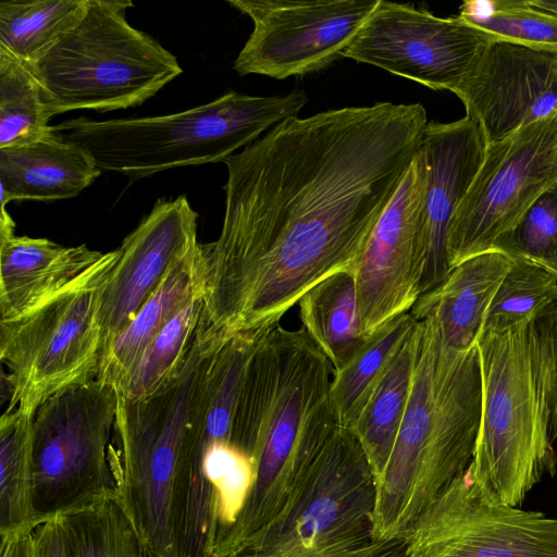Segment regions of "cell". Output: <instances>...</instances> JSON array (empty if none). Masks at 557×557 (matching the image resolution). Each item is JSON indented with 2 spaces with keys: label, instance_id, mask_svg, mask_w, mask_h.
<instances>
[{
  "label": "cell",
  "instance_id": "obj_22",
  "mask_svg": "<svg viewBox=\"0 0 557 557\" xmlns=\"http://www.w3.org/2000/svg\"><path fill=\"white\" fill-rule=\"evenodd\" d=\"M203 272L199 244L170 272L135 318L102 351L96 379L116 389L168 323L203 295Z\"/></svg>",
  "mask_w": 557,
  "mask_h": 557
},
{
  "label": "cell",
  "instance_id": "obj_27",
  "mask_svg": "<svg viewBox=\"0 0 557 557\" xmlns=\"http://www.w3.org/2000/svg\"><path fill=\"white\" fill-rule=\"evenodd\" d=\"M33 419L17 409L0 419V533L38 527L33 508Z\"/></svg>",
  "mask_w": 557,
  "mask_h": 557
},
{
  "label": "cell",
  "instance_id": "obj_28",
  "mask_svg": "<svg viewBox=\"0 0 557 557\" xmlns=\"http://www.w3.org/2000/svg\"><path fill=\"white\" fill-rule=\"evenodd\" d=\"M71 557H145L134 523L115 494L59 515Z\"/></svg>",
  "mask_w": 557,
  "mask_h": 557
},
{
  "label": "cell",
  "instance_id": "obj_25",
  "mask_svg": "<svg viewBox=\"0 0 557 557\" xmlns=\"http://www.w3.org/2000/svg\"><path fill=\"white\" fill-rule=\"evenodd\" d=\"M414 323L410 312L394 318L373 333L342 369L333 372L331 400L338 425L354 429Z\"/></svg>",
  "mask_w": 557,
  "mask_h": 557
},
{
  "label": "cell",
  "instance_id": "obj_19",
  "mask_svg": "<svg viewBox=\"0 0 557 557\" xmlns=\"http://www.w3.org/2000/svg\"><path fill=\"white\" fill-rule=\"evenodd\" d=\"M15 223L1 205L0 321L20 318L73 285L104 252L86 245L63 247L47 238L15 234Z\"/></svg>",
  "mask_w": 557,
  "mask_h": 557
},
{
  "label": "cell",
  "instance_id": "obj_9",
  "mask_svg": "<svg viewBox=\"0 0 557 557\" xmlns=\"http://www.w3.org/2000/svg\"><path fill=\"white\" fill-rule=\"evenodd\" d=\"M119 249L35 310L0 321V359L8 369L7 410L35 416L50 397L97 376L101 297Z\"/></svg>",
  "mask_w": 557,
  "mask_h": 557
},
{
  "label": "cell",
  "instance_id": "obj_8",
  "mask_svg": "<svg viewBox=\"0 0 557 557\" xmlns=\"http://www.w3.org/2000/svg\"><path fill=\"white\" fill-rule=\"evenodd\" d=\"M375 503L364 451L337 425L281 512L224 557H354L373 541Z\"/></svg>",
  "mask_w": 557,
  "mask_h": 557
},
{
  "label": "cell",
  "instance_id": "obj_35",
  "mask_svg": "<svg viewBox=\"0 0 557 557\" xmlns=\"http://www.w3.org/2000/svg\"><path fill=\"white\" fill-rule=\"evenodd\" d=\"M34 531L22 528L0 533V557H38Z\"/></svg>",
  "mask_w": 557,
  "mask_h": 557
},
{
  "label": "cell",
  "instance_id": "obj_12",
  "mask_svg": "<svg viewBox=\"0 0 557 557\" xmlns=\"http://www.w3.org/2000/svg\"><path fill=\"white\" fill-rule=\"evenodd\" d=\"M253 29L234 62L240 76L275 79L320 71L343 52L379 0H227Z\"/></svg>",
  "mask_w": 557,
  "mask_h": 557
},
{
  "label": "cell",
  "instance_id": "obj_38",
  "mask_svg": "<svg viewBox=\"0 0 557 557\" xmlns=\"http://www.w3.org/2000/svg\"><path fill=\"white\" fill-rule=\"evenodd\" d=\"M145 557H158V556L146 554Z\"/></svg>",
  "mask_w": 557,
  "mask_h": 557
},
{
  "label": "cell",
  "instance_id": "obj_16",
  "mask_svg": "<svg viewBox=\"0 0 557 557\" xmlns=\"http://www.w3.org/2000/svg\"><path fill=\"white\" fill-rule=\"evenodd\" d=\"M486 145L557 111V50L494 39L454 91Z\"/></svg>",
  "mask_w": 557,
  "mask_h": 557
},
{
  "label": "cell",
  "instance_id": "obj_37",
  "mask_svg": "<svg viewBox=\"0 0 557 557\" xmlns=\"http://www.w3.org/2000/svg\"><path fill=\"white\" fill-rule=\"evenodd\" d=\"M535 10L557 20V0H528Z\"/></svg>",
  "mask_w": 557,
  "mask_h": 557
},
{
  "label": "cell",
  "instance_id": "obj_30",
  "mask_svg": "<svg viewBox=\"0 0 557 557\" xmlns=\"http://www.w3.org/2000/svg\"><path fill=\"white\" fill-rule=\"evenodd\" d=\"M49 120L27 64L0 48V149L39 139L51 131Z\"/></svg>",
  "mask_w": 557,
  "mask_h": 557
},
{
  "label": "cell",
  "instance_id": "obj_14",
  "mask_svg": "<svg viewBox=\"0 0 557 557\" xmlns=\"http://www.w3.org/2000/svg\"><path fill=\"white\" fill-rule=\"evenodd\" d=\"M491 40L458 15L440 17L412 4L379 0L343 58L454 92Z\"/></svg>",
  "mask_w": 557,
  "mask_h": 557
},
{
  "label": "cell",
  "instance_id": "obj_17",
  "mask_svg": "<svg viewBox=\"0 0 557 557\" xmlns=\"http://www.w3.org/2000/svg\"><path fill=\"white\" fill-rule=\"evenodd\" d=\"M197 218L185 195L161 198L124 238L101 297V354L170 272L199 246Z\"/></svg>",
  "mask_w": 557,
  "mask_h": 557
},
{
  "label": "cell",
  "instance_id": "obj_23",
  "mask_svg": "<svg viewBox=\"0 0 557 557\" xmlns=\"http://www.w3.org/2000/svg\"><path fill=\"white\" fill-rule=\"evenodd\" d=\"M298 305L302 329L326 356L333 372L352 359L369 338L361 326L354 272L322 280Z\"/></svg>",
  "mask_w": 557,
  "mask_h": 557
},
{
  "label": "cell",
  "instance_id": "obj_7",
  "mask_svg": "<svg viewBox=\"0 0 557 557\" xmlns=\"http://www.w3.org/2000/svg\"><path fill=\"white\" fill-rule=\"evenodd\" d=\"M129 0H87L82 17L44 55L28 63L46 114L143 104L182 72L177 59L133 27Z\"/></svg>",
  "mask_w": 557,
  "mask_h": 557
},
{
  "label": "cell",
  "instance_id": "obj_13",
  "mask_svg": "<svg viewBox=\"0 0 557 557\" xmlns=\"http://www.w3.org/2000/svg\"><path fill=\"white\" fill-rule=\"evenodd\" d=\"M403 536L408 557H557V519L486 500L470 466Z\"/></svg>",
  "mask_w": 557,
  "mask_h": 557
},
{
  "label": "cell",
  "instance_id": "obj_32",
  "mask_svg": "<svg viewBox=\"0 0 557 557\" xmlns=\"http://www.w3.org/2000/svg\"><path fill=\"white\" fill-rule=\"evenodd\" d=\"M556 304L557 280L542 268L513 258L488 308L483 331L535 319Z\"/></svg>",
  "mask_w": 557,
  "mask_h": 557
},
{
  "label": "cell",
  "instance_id": "obj_21",
  "mask_svg": "<svg viewBox=\"0 0 557 557\" xmlns=\"http://www.w3.org/2000/svg\"><path fill=\"white\" fill-rule=\"evenodd\" d=\"M513 263L500 250L469 258L455 267L444 283L421 296L410 310L414 320L431 313L443 341L463 350L476 345L488 308Z\"/></svg>",
  "mask_w": 557,
  "mask_h": 557
},
{
  "label": "cell",
  "instance_id": "obj_5",
  "mask_svg": "<svg viewBox=\"0 0 557 557\" xmlns=\"http://www.w3.org/2000/svg\"><path fill=\"white\" fill-rule=\"evenodd\" d=\"M226 338L199 325L186 359L166 383L140 399L117 396L109 460L115 495L146 554L175 557L174 485L200 431L210 360Z\"/></svg>",
  "mask_w": 557,
  "mask_h": 557
},
{
  "label": "cell",
  "instance_id": "obj_11",
  "mask_svg": "<svg viewBox=\"0 0 557 557\" xmlns=\"http://www.w3.org/2000/svg\"><path fill=\"white\" fill-rule=\"evenodd\" d=\"M557 183V111L488 144L449 225L450 269L496 250L531 206Z\"/></svg>",
  "mask_w": 557,
  "mask_h": 557
},
{
  "label": "cell",
  "instance_id": "obj_33",
  "mask_svg": "<svg viewBox=\"0 0 557 557\" xmlns=\"http://www.w3.org/2000/svg\"><path fill=\"white\" fill-rule=\"evenodd\" d=\"M496 250L533 263L557 280V183L531 206Z\"/></svg>",
  "mask_w": 557,
  "mask_h": 557
},
{
  "label": "cell",
  "instance_id": "obj_10",
  "mask_svg": "<svg viewBox=\"0 0 557 557\" xmlns=\"http://www.w3.org/2000/svg\"><path fill=\"white\" fill-rule=\"evenodd\" d=\"M117 395L95 379L57 393L33 419V508L39 524L115 494L109 460Z\"/></svg>",
  "mask_w": 557,
  "mask_h": 557
},
{
  "label": "cell",
  "instance_id": "obj_36",
  "mask_svg": "<svg viewBox=\"0 0 557 557\" xmlns=\"http://www.w3.org/2000/svg\"><path fill=\"white\" fill-rule=\"evenodd\" d=\"M354 557H408L407 543L403 535L373 540Z\"/></svg>",
  "mask_w": 557,
  "mask_h": 557
},
{
  "label": "cell",
  "instance_id": "obj_24",
  "mask_svg": "<svg viewBox=\"0 0 557 557\" xmlns=\"http://www.w3.org/2000/svg\"><path fill=\"white\" fill-rule=\"evenodd\" d=\"M417 343L416 320L412 331L388 364L352 429L376 485L385 472L407 408Z\"/></svg>",
  "mask_w": 557,
  "mask_h": 557
},
{
  "label": "cell",
  "instance_id": "obj_2",
  "mask_svg": "<svg viewBox=\"0 0 557 557\" xmlns=\"http://www.w3.org/2000/svg\"><path fill=\"white\" fill-rule=\"evenodd\" d=\"M333 368L305 329L280 324L259 337L249 360L230 444L253 467V483L213 550L224 557L275 518L337 428Z\"/></svg>",
  "mask_w": 557,
  "mask_h": 557
},
{
  "label": "cell",
  "instance_id": "obj_31",
  "mask_svg": "<svg viewBox=\"0 0 557 557\" xmlns=\"http://www.w3.org/2000/svg\"><path fill=\"white\" fill-rule=\"evenodd\" d=\"M458 16L493 40H509L557 50V20L533 9L528 0H469Z\"/></svg>",
  "mask_w": 557,
  "mask_h": 557
},
{
  "label": "cell",
  "instance_id": "obj_34",
  "mask_svg": "<svg viewBox=\"0 0 557 557\" xmlns=\"http://www.w3.org/2000/svg\"><path fill=\"white\" fill-rule=\"evenodd\" d=\"M34 535L38 557H71L60 516L39 524Z\"/></svg>",
  "mask_w": 557,
  "mask_h": 557
},
{
  "label": "cell",
  "instance_id": "obj_3",
  "mask_svg": "<svg viewBox=\"0 0 557 557\" xmlns=\"http://www.w3.org/2000/svg\"><path fill=\"white\" fill-rule=\"evenodd\" d=\"M482 407L470 463L486 500L520 507L557 472V304L476 342Z\"/></svg>",
  "mask_w": 557,
  "mask_h": 557
},
{
  "label": "cell",
  "instance_id": "obj_29",
  "mask_svg": "<svg viewBox=\"0 0 557 557\" xmlns=\"http://www.w3.org/2000/svg\"><path fill=\"white\" fill-rule=\"evenodd\" d=\"M203 311V295L178 312L148 345L141 357L115 389L135 400L147 397L166 383L186 359L196 338Z\"/></svg>",
  "mask_w": 557,
  "mask_h": 557
},
{
  "label": "cell",
  "instance_id": "obj_15",
  "mask_svg": "<svg viewBox=\"0 0 557 557\" xmlns=\"http://www.w3.org/2000/svg\"><path fill=\"white\" fill-rule=\"evenodd\" d=\"M426 181V162L420 147L360 258L355 276L367 337L394 318L410 312L420 297Z\"/></svg>",
  "mask_w": 557,
  "mask_h": 557
},
{
  "label": "cell",
  "instance_id": "obj_20",
  "mask_svg": "<svg viewBox=\"0 0 557 557\" xmlns=\"http://www.w3.org/2000/svg\"><path fill=\"white\" fill-rule=\"evenodd\" d=\"M100 173L87 150L54 133L51 126L37 140L0 149V203L72 198Z\"/></svg>",
  "mask_w": 557,
  "mask_h": 557
},
{
  "label": "cell",
  "instance_id": "obj_26",
  "mask_svg": "<svg viewBox=\"0 0 557 557\" xmlns=\"http://www.w3.org/2000/svg\"><path fill=\"white\" fill-rule=\"evenodd\" d=\"M87 0H2L0 48L28 64L82 17Z\"/></svg>",
  "mask_w": 557,
  "mask_h": 557
},
{
  "label": "cell",
  "instance_id": "obj_18",
  "mask_svg": "<svg viewBox=\"0 0 557 557\" xmlns=\"http://www.w3.org/2000/svg\"><path fill=\"white\" fill-rule=\"evenodd\" d=\"M485 148L481 128L468 116L449 123L430 122L425 127L421 150L428 181L421 227L420 297L441 286L451 271L447 255L449 225L483 161Z\"/></svg>",
  "mask_w": 557,
  "mask_h": 557
},
{
  "label": "cell",
  "instance_id": "obj_6",
  "mask_svg": "<svg viewBox=\"0 0 557 557\" xmlns=\"http://www.w3.org/2000/svg\"><path fill=\"white\" fill-rule=\"evenodd\" d=\"M302 89L286 95L230 91L208 103L157 116L65 120L52 131L87 150L101 171L140 178L173 168L223 162L307 104Z\"/></svg>",
  "mask_w": 557,
  "mask_h": 557
},
{
  "label": "cell",
  "instance_id": "obj_4",
  "mask_svg": "<svg viewBox=\"0 0 557 557\" xmlns=\"http://www.w3.org/2000/svg\"><path fill=\"white\" fill-rule=\"evenodd\" d=\"M410 395L382 480L376 485L373 539L403 535L470 466L481 421L476 345L443 341L435 318L417 320Z\"/></svg>",
  "mask_w": 557,
  "mask_h": 557
},
{
  "label": "cell",
  "instance_id": "obj_1",
  "mask_svg": "<svg viewBox=\"0 0 557 557\" xmlns=\"http://www.w3.org/2000/svg\"><path fill=\"white\" fill-rule=\"evenodd\" d=\"M421 103L289 117L226 158L225 211L201 244L206 329L262 333L304 294L354 272L419 151Z\"/></svg>",
  "mask_w": 557,
  "mask_h": 557
}]
</instances>
